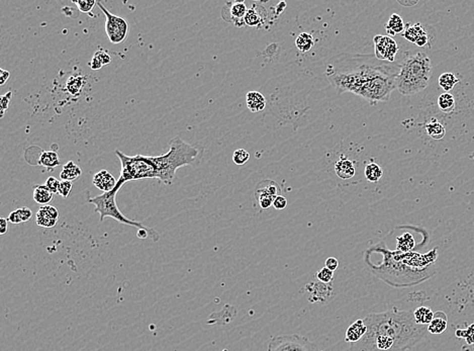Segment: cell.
Wrapping results in <instances>:
<instances>
[{
    "mask_svg": "<svg viewBox=\"0 0 474 351\" xmlns=\"http://www.w3.org/2000/svg\"><path fill=\"white\" fill-rule=\"evenodd\" d=\"M400 66L379 61L372 55H354L336 59L326 69V76L339 92H352L371 106L387 102L397 87Z\"/></svg>",
    "mask_w": 474,
    "mask_h": 351,
    "instance_id": "6da1fadb",
    "label": "cell"
},
{
    "mask_svg": "<svg viewBox=\"0 0 474 351\" xmlns=\"http://www.w3.org/2000/svg\"><path fill=\"white\" fill-rule=\"evenodd\" d=\"M363 320L367 332L389 336L405 351L422 341L428 332V326L416 323L412 311H402L396 307L386 312L368 314Z\"/></svg>",
    "mask_w": 474,
    "mask_h": 351,
    "instance_id": "7a4b0ae2",
    "label": "cell"
},
{
    "mask_svg": "<svg viewBox=\"0 0 474 351\" xmlns=\"http://www.w3.org/2000/svg\"><path fill=\"white\" fill-rule=\"evenodd\" d=\"M201 156V149L176 137L170 141V149L167 153L161 156H152V159L158 171V179L166 185H171L179 168L194 165Z\"/></svg>",
    "mask_w": 474,
    "mask_h": 351,
    "instance_id": "3957f363",
    "label": "cell"
},
{
    "mask_svg": "<svg viewBox=\"0 0 474 351\" xmlns=\"http://www.w3.org/2000/svg\"><path fill=\"white\" fill-rule=\"evenodd\" d=\"M399 66L396 89L402 95H414L429 85L433 65L426 53L419 52L414 55H408Z\"/></svg>",
    "mask_w": 474,
    "mask_h": 351,
    "instance_id": "277c9868",
    "label": "cell"
},
{
    "mask_svg": "<svg viewBox=\"0 0 474 351\" xmlns=\"http://www.w3.org/2000/svg\"><path fill=\"white\" fill-rule=\"evenodd\" d=\"M115 154L122 164V171L118 179L124 183L134 180L158 178V171L152 156H145L142 154L128 156L120 150H115Z\"/></svg>",
    "mask_w": 474,
    "mask_h": 351,
    "instance_id": "5b68a950",
    "label": "cell"
},
{
    "mask_svg": "<svg viewBox=\"0 0 474 351\" xmlns=\"http://www.w3.org/2000/svg\"><path fill=\"white\" fill-rule=\"evenodd\" d=\"M125 183L118 179L116 186L113 190L108 192H103L100 195L94 197H88V203L95 206V212L100 215V222H103L105 218H112L121 224L128 225L130 227H136L140 229H151L142 224L141 222L127 218L117 208L116 205V193L122 188Z\"/></svg>",
    "mask_w": 474,
    "mask_h": 351,
    "instance_id": "8992f818",
    "label": "cell"
},
{
    "mask_svg": "<svg viewBox=\"0 0 474 351\" xmlns=\"http://www.w3.org/2000/svg\"><path fill=\"white\" fill-rule=\"evenodd\" d=\"M267 351H322L310 339L298 334L273 336L268 343Z\"/></svg>",
    "mask_w": 474,
    "mask_h": 351,
    "instance_id": "52a82bcc",
    "label": "cell"
},
{
    "mask_svg": "<svg viewBox=\"0 0 474 351\" xmlns=\"http://www.w3.org/2000/svg\"><path fill=\"white\" fill-rule=\"evenodd\" d=\"M97 6L105 16V33L111 44H122L126 41L129 34L128 22L115 15L110 14L101 3L97 2Z\"/></svg>",
    "mask_w": 474,
    "mask_h": 351,
    "instance_id": "ba28073f",
    "label": "cell"
},
{
    "mask_svg": "<svg viewBox=\"0 0 474 351\" xmlns=\"http://www.w3.org/2000/svg\"><path fill=\"white\" fill-rule=\"evenodd\" d=\"M374 56L379 61L393 63L398 52V45L389 36L377 35L373 38Z\"/></svg>",
    "mask_w": 474,
    "mask_h": 351,
    "instance_id": "9c48e42d",
    "label": "cell"
},
{
    "mask_svg": "<svg viewBox=\"0 0 474 351\" xmlns=\"http://www.w3.org/2000/svg\"><path fill=\"white\" fill-rule=\"evenodd\" d=\"M402 36L406 41L417 45L418 47H425L430 42L429 35L426 29L421 24H414V25L408 24L405 27V30Z\"/></svg>",
    "mask_w": 474,
    "mask_h": 351,
    "instance_id": "30bf717a",
    "label": "cell"
},
{
    "mask_svg": "<svg viewBox=\"0 0 474 351\" xmlns=\"http://www.w3.org/2000/svg\"><path fill=\"white\" fill-rule=\"evenodd\" d=\"M222 11L227 12V15H229V18L226 22L232 23L236 27H242V25H245L244 19L248 12V9L245 3L243 2L227 3L225 7L222 9Z\"/></svg>",
    "mask_w": 474,
    "mask_h": 351,
    "instance_id": "8fae6325",
    "label": "cell"
},
{
    "mask_svg": "<svg viewBox=\"0 0 474 351\" xmlns=\"http://www.w3.org/2000/svg\"><path fill=\"white\" fill-rule=\"evenodd\" d=\"M59 219V211L50 206H43L37 213L36 222L37 225L44 228H53L56 226Z\"/></svg>",
    "mask_w": 474,
    "mask_h": 351,
    "instance_id": "7c38bea8",
    "label": "cell"
},
{
    "mask_svg": "<svg viewBox=\"0 0 474 351\" xmlns=\"http://www.w3.org/2000/svg\"><path fill=\"white\" fill-rule=\"evenodd\" d=\"M92 182L96 188L102 190L103 192H108L115 188L117 180H115L113 175H111L107 170L102 169L95 173Z\"/></svg>",
    "mask_w": 474,
    "mask_h": 351,
    "instance_id": "4fadbf2b",
    "label": "cell"
},
{
    "mask_svg": "<svg viewBox=\"0 0 474 351\" xmlns=\"http://www.w3.org/2000/svg\"><path fill=\"white\" fill-rule=\"evenodd\" d=\"M334 170L336 174L338 175V177L344 180L353 178L356 173V169H355L353 161H351L345 156H341V158L335 163Z\"/></svg>",
    "mask_w": 474,
    "mask_h": 351,
    "instance_id": "5bb4252c",
    "label": "cell"
},
{
    "mask_svg": "<svg viewBox=\"0 0 474 351\" xmlns=\"http://www.w3.org/2000/svg\"><path fill=\"white\" fill-rule=\"evenodd\" d=\"M367 332V326L364 323V320H357L349 326L346 331L345 341L349 343H356L360 341Z\"/></svg>",
    "mask_w": 474,
    "mask_h": 351,
    "instance_id": "9a60e30c",
    "label": "cell"
},
{
    "mask_svg": "<svg viewBox=\"0 0 474 351\" xmlns=\"http://www.w3.org/2000/svg\"><path fill=\"white\" fill-rule=\"evenodd\" d=\"M255 195L257 198L262 196H270L275 198L277 195H280V187L272 180H264L257 185L255 189Z\"/></svg>",
    "mask_w": 474,
    "mask_h": 351,
    "instance_id": "2e32d148",
    "label": "cell"
},
{
    "mask_svg": "<svg viewBox=\"0 0 474 351\" xmlns=\"http://www.w3.org/2000/svg\"><path fill=\"white\" fill-rule=\"evenodd\" d=\"M246 103L248 109L252 113L262 112L266 107V99L263 94L258 91H250L246 95Z\"/></svg>",
    "mask_w": 474,
    "mask_h": 351,
    "instance_id": "e0dca14e",
    "label": "cell"
},
{
    "mask_svg": "<svg viewBox=\"0 0 474 351\" xmlns=\"http://www.w3.org/2000/svg\"><path fill=\"white\" fill-rule=\"evenodd\" d=\"M259 9L260 8L254 5L252 9L248 10L244 19V23L246 26L251 27V28H257V29L261 28V26L264 24V20L266 16L261 15V11H263V8L261 11H259Z\"/></svg>",
    "mask_w": 474,
    "mask_h": 351,
    "instance_id": "ac0fdd59",
    "label": "cell"
},
{
    "mask_svg": "<svg viewBox=\"0 0 474 351\" xmlns=\"http://www.w3.org/2000/svg\"><path fill=\"white\" fill-rule=\"evenodd\" d=\"M405 25L400 16L393 14L390 16L388 22L385 25V31L389 37H393L398 34H403Z\"/></svg>",
    "mask_w": 474,
    "mask_h": 351,
    "instance_id": "d6986e66",
    "label": "cell"
},
{
    "mask_svg": "<svg viewBox=\"0 0 474 351\" xmlns=\"http://www.w3.org/2000/svg\"><path fill=\"white\" fill-rule=\"evenodd\" d=\"M81 174H82L81 168L77 164H75L73 161H69L63 166V169L60 173V178H62V180L72 182L73 180L78 179L81 176Z\"/></svg>",
    "mask_w": 474,
    "mask_h": 351,
    "instance_id": "ffe728a7",
    "label": "cell"
},
{
    "mask_svg": "<svg viewBox=\"0 0 474 351\" xmlns=\"http://www.w3.org/2000/svg\"><path fill=\"white\" fill-rule=\"evenodd\" d=\"M413 318L417 324L428 326L435 318V314L429 307H419L413 311Z\"/></svg>",
    "mask_w": 474,
    "mask_h": 351,
    "instance_id": "44dd1931",
    "label": "cell"
},
{
    "mask_svg": "<svg viewBox=\"0 0 474 351\" xmlns=\"http://www.w3.org/2000/svg\"><path fill=\"white\" fill-rule=\"evenodd\" d=\"M53 195L54 193H52L45 185H36L33 191L34 200L41 206L49 205L53 199Z\"/></svg>",
    "mask_w": 474,
    "mask_h": 351,
    "instance_id": "7402d4cb",
    "label": "cell"
},
{
    "mask_svg": "<svg viewBox=\"0 0 474 351\" xmlns=\"http://www.w3.org/2000/svg\"><path fill=\"white\" fill-rule=\"evenodd\" d=\"M39 164L52 170L60 165L59 155L54 151H43L39 158Z\"/></svg>",
    "mask_w": 474,
    "mask_h": 351,
    "instance_id": "603a6c76",
    "label": "cell"
},
{
    "mask_svg": "<svg viewBox=\"0 0 474 351\" xmlns=\"http://www.w3.org/2000/svg\"><path fill=\"white\" fill-rule=\"evenodd\" d=\"M416 247V241L411 234L404 233L396 238V251L407 253L411 252Z\"/></svg>",
    "mask_w": 474,
    "mask_h": 351,
    "instance_id": "cb8c5ba5",
    "label": "cell"
},
{
    "mask_svg": "<svg viewBox=\"0 0 474 351\" xmlns=\"http://www.w3.org/2000/svg\"><path fill=\"white\" fill-rule=\"evenodd\" d=\"M426 132L434 140H442L446 135L445 127L437 120H432L426 125Z\"/></svg>",
    "mask_w": 474,
    "mask_h": 351,
    "instance_id": "d4e9b609",
    "label": "cell"
},
{
    "mask_svg": "<svg viewBox=\"0 0 474 351\" xmlns=\"http://www.w3.org/2000/svg\"><path fill=\"white\" fill-rule=\"evenodd\" d=\"M447 326L448 322L446 315L444 313H441V316H437V314H435V318L428 325V332L431 334H442L447 329Z\"/></svg>",
    "mask_w": 474,
    "mask_h": 351,
    "instance_id": "484cf974",
    "label": "cell"
},
{
    "mask_svg": "<svg viewBox=\"0 0 474 351\" xmlns=\"http://www.w3.org/2000/svg\"><path fill=\"white\" fill-rule=\"evenodd\" d=\"M110 62H111L110 55L107 52H104L103 50H99L93 55L91 61L89 62V66L92 70H99L103 66L108 65Z\"/></svg>",
    "mask_w": 474,
    "mask_h": 351,
    "instance_id": "4316f807",
    "label": "cell"
},
{
    "mask_svg": "<svg viewBox=\"0 0 474 351\" xmlns=\"http://www.w3.org/2000/svg\"><path fill=\"white\" fill-rule=\"evenodd\" d=\"M438 107L445 114H451L456 107L454 96L449 92H444L438 97Z\"/></svg>",
    "mask_w": 474,
    "mask_h": 351,
    "instance_id": "83f0119b",
    "label": "cell"
},
{
    "mask_svg": "<svg viewBox=\"0 0 474 351\" xmlns=\"http://www.w3.org/2000/svg\"><path fill=\"white\" fill-rule=\"evenodd\" d=\"M315 45V40L312 34L310 33H302L298 36L295 40V46L301 52H309Z\"/></svg>",
    "mask_w": 474,
    "mask_h": 351,
    "instance_id": "f1b7e54d",
    "label": "cell"
},
{
    "mask_svg": "<svg viewBox=\"0 0 474 351\" xmlns=\"http://www.w3.org/2000/svg\"><path fill=\"white\" fill-rule=\"evenodd\" d=\"M364 174H365V177L368 181L377 182L382 178L383 170L378 164H376L374 162H371V163H368L365 166Z\"/></svg>",
    "mask_w": 474,
    "mask_h": 351,
    "instance_id": "f546056e",
    "label": "cell"
},
{
    "mask_svg": "<svg viewBox=\"0 0 474 351\" xmlns=\"http://www.w3.org/2000/svg\"><path fill=\"white\" fill-rule=\"evenodd\" d=\"M459 82L458 77L452 73V72H446L443 73L439 77V85L442 89H444L446 92H449L453 87Z\"/></svg>",
    "mask_w": 474,
    "mask_h": 351,
    "instance_id": "4dcf8cb0",
    "label": "cell"
},
{
    "mask_svg": "<svg viewBox=\"0 0 474 351\" xmlns=\"http://www.w3.org/2000/svg\"><path fill=\"white\" fill-rule=\"evenodd\" d=\"M250 158V154L245 149H238L235 150L232 154V161L236 165H244L248 162Z\"/></svg>",
    "mask_w": 474,
    "mask_h": 351,
    "instance_id": "1f68e13d",
    "label": "cell"
},
{
    "mask_svg": "<svg viewBox=\"0 0 474 351\" xmlns=\"http://www.w3.org/2000/svg\"><path fill=\"white\" fill-rule=\"evenodd\" d=\"M82 84H83V81L81 77H71L67 82V89L71 94L76 95L80 92L82 88Z\"/></svg>",
    "mask_w": 474,
    "mask_h": 351,
    "instance_id": "d6a6232c",
    "label": "cell"
},
{
    "mask_svg": "<svg viewBox=\"0 0 474 351\" xmlns=\"http://www.w3.org/2000/svg\"><path fill=\"white\" fill-rule=\"evenodd\" d=\"M72 3L77 7L79 12L83 14L90 13L93 10V8L97 5L95 0H80V2H72Z\"/></svg>",
    "mask_w": 474,
    "mask_h": 351,
    "instance_id": "836d02e7",
    "label": "cell"
},
{
    "mask_svg": "<svg viewBox=\"0 0 474 351\" xmlns=\"http://www.w3.org/2000/svg\"><path fill=\"white\" fill-rule=\"evenodd\" d=\"M316 277L323 283H326V284H330V282L334 279V271L330 270L329 268H327L326 266L324 268H322L320 271H318L316 273Z\"/></svg>",
    "mask_w": 474,
    "mask_h": 351,
    "instance_id": "e575fe53",
    "label": "cell"
},
{
    "mask_svg": "<svg viewBox=\"0 0 474 351\" xmlns=\"http://www.w3.org/2000/svg\"><path fill=\"white\" fill-rule=\"evenodd\" d=\"M456 336L465 338L468 344H473L474 343V325L468 327L465 330H457Z\"/></svg>",
    "mask_w": 474,
    "mask_h": 351,
    "instance_id": "d590c367",
    "label": "cell"
},
{
    "mask_svg": "<svg viewBox=\"0 0 474 351\" xmlns=\"http://www.w3.org/2000/svg\"><path fill=\"white\" fill-rule=\"evenodd\" d=\"M72 187H73V183H72L71 181L62 180V181L60 182L58 194H60L62 197L66 198V197H68V195L70 194V192H71V190H72Z\"/></svg>",
    "mask_w": 474,
    "mask_h": 351,
    "instance_id": "8d00e7d4",
    "label": "cell"
},
{
    "mask_svg": "<svg viewBox=\"0 0 474 351\" xmlns=\"http://www.w3.org/2000/svg\"><path fill=\"white\" fill-rule=\"evenodd\" d=\"M60 180H58L56 177H53V176H50L46 182H45V186L52 192V193H58V190H59V186H60Z\"/></svg>",
    "mask_w": 474,
    "mask_h": 351,
    "instance_id": "74e56055",
    "label": "cell"
},
{
    "mask_svg": "<svg viewBox=\"0 0 474 351\" xmlns=\"http://www.w3.org/2000/svg\"><path fill=\"white\" fill-rule=\"evenodd\" d=\"M12 97H13V92L12 91H9L5 95L0 96V105H2V115H0V117H2V118H4L6 111L9 109Z\"/></svg>",
    "mask_w": 474,
    "mask_h": 351,
    "instance_id": "f35d334b",
    "label": "cell"
},
{
    "mask_svg": "<svg viewBox=\"0 0 474 351\" xmlns=\"http://www.w3.org/2000/svg\"><path fill=\"white\" fill-rule=\"evenodd\" d=\"M273 207L276 210H284L287 207V199L282 195H277L273 202Z\"/></svg>",
    "mask_w": 474,
    "mask_h": 351,
    "instance_id": "ab89813d",
    "label": "cell"
},
{
    "mask_svg": "<svg viewBox=\"0 0 474 351\" xmlns=\"http://www.w3.org/2000/svg\"><path fill=\"white\" fill-rule=\"evenodd\" d=\"M19 212H20V214H21L23 223H24V222H28V221H30V220L32 219L33 213H32V211H31L30 208H28V207L20 208V209H19Z\"/></svg>",
    "mask_w": 474,
    "mask_h": 351,
    "instance_id": "60d3db41",
    "label": "cell"
},
{
    "mask_svg": "<svg viewBox=\"0 0 474 351\" xmlns=\"http://www.w3.org/2000/svg\"><path fill=\"white\" fill-rule=\"evenodd\" d=\"M325 266H326L327 268H329L330 270L335 271V270H337V268L339 267V261H338V259L335 258V257H329V258L326 259Z\"/></svg>",
    "mask_w": 474,
    "mask_h": 351,
    "instance_id": "b9f144b4",
    "label": "cell"
},
{
    "mask_svg": "<svg viewBox=\"0 0 474 351\" xmlns=\"http://www.w3.org/2000/svg\"><path fill=\"white\" fill-rule=\"evenodd\" d=\"M8 220H9V222H11V223H13V224H21V223H23V220H22L21 214H20V212H19V209L16 210V211H13V212L10 214Z\"/></svg>",
    "mask_w": 474,
    "mask_h": 351,
    "instance_id": "7bdbcfd3",
    "label": "cell"
},
{
    "mask_svg": "<svg viewBox=\"0 0 474 351\" xmlns=\"http://www.w3.org/2000/svg\"><path fill=\"white\" fill-rule=\"evenodd\" d=\"M10 77H11L10 71L5 70V69H0V85H5Z\"/></svg>",
    "mask_w": 474,
    "mask_h": 351,
    "instance_id": "ee69618b",
    "label": "cell"
},
{
    "mask_svg": "<svg viewBox=\"0 0 474 351\" xmlns=\"http://www.w3.org/2000/svg\"><path fill=\"white\" fill-rule=\"evenodd\" d=\"M8 223H9V220L7 218H0V234L2 235H6L8 233L9 231Z\"/></svg>",
    "mask_w": 474,
    "mask_h": 351,
    "instance_id": "f6af8a7d",
    "label": "cell"
},
{
    "mask_svg": "<svg viewBox=\"0 0 474 351\" xmlns=\"http://www.w3.org/2000/svg\"><path fill=\"white\" fill-rule=\"evenodd\" d=\"M473 325H474V324H473Z\"/></svg>",
    "mask_w": 474,
    "mask_h": 351,
    "instance_id": "bcb514c9",
    "label": "cell"
}]
</instances>
